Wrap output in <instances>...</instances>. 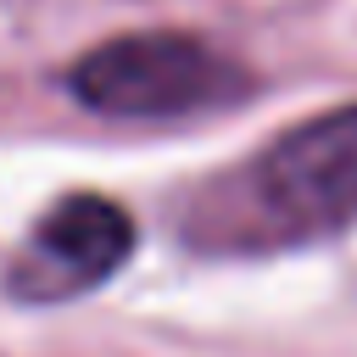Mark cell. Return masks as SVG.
<instances>
[{"instance_id": "cell-1", "label": "cell", "mask_w": 357, "mask_h": 357, "mask_svg": "<svg viewBox=\"0 0 357 357\" xmlns=\"http://www.w3.org/2000/svg\"><path fill=\"white\" fill-rule=\"evenodd\" d=\"M67 84L106 117H184L245 95V73L184 33H123L78 56Z\"/></svg>"}, {"instance_id": "cell-2", "label": "cell", "mask_w": 357, "mask_h": 357, "mask_svg": "<svg viewBox=\"0 0 357 357\" xmlns=\"http://www.w3.org/2000/svg\"><path fill=\"white\" fill-rule=\"evenodd\" d=\"M251 206L279 234H329L357 218V106L273 139L251 167Z\"/></svg>"}, {"instance_id": "cell-3", "label": "cell", "mask_w": 357, "mask_h": 357, "mask_svg": "<svg viewBox=\"0 0 357 357\" xmlns=\"http://www.w3.org/2000/svg\"><path fill=\"white\" fill-rule=\"evenodd\" d=\"M134 251V223L117 201L106 195H67L56 201L28 245L11 262V290L22 301H67L95 290L100 279H112L123 268V257Z\"/></svg>"}]
</instances>
